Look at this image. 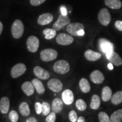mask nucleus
Segmentation results:
<instances>
[{"instance_id":"2eb2a0df","label":"nucleus","mask_w":122,"mask_h":122,"mask_svg":"<svg viewBox=\"0 0 122 122\" xmlns=\"http://www.w3.org/2000/svg\"><path fill=\"white\" fill-rule=\"evenodd\" d=\"M33 73L38 78L42 80H46L50 77L49 73L48 71L40 66H36L33 69Z\"/></svg>"},{"instance_id":"c756f323","label":"nucleus","mask_w":122,"mask_h":122,"mask_svg":"<svg viewBox=\"0 0 122 122\" xmlns=\"http://www.w3.org/2000/svg\"><path fill=\"white\" fill-rule=\"evenodd\" d=\"M76 106L80 111H84L86 109V104L84 101L81 99H79L76 102Z\"/></svg>"},{"instance_id":"423d86ee","label":"nucleus","mask_w":122,"mask_h":122,"mask_svg":"<svg viewBox=\"0 0 122 122\" xmlns=\"http://www.w3.org/2000/svg\"><path fill=\"white\" fill-rule=\"evenodd\" d=\"M40 45L39 40L36 36H31L29 37L27 41V46L30 52L35 53L37 51Z\"/></svg>"},{"instance_id":"20e7f679","label":"nucleus","mask_w":122,"mask_h":122,"mask_svg":"<svg viewBox=\"0 0 122 122\" xmlns=\"http://www.w3.org/2000/svg\"><path fill=\"white\" fill-rule=\"evenodd\" d=\"M70 19L67 15H63L61 14L59 15L57 20L53 24V28L57 31L60 30L64 28L66 25L70 23Z\"/></svg>"},{"instance_id":"cd10ccee","label":"nucleus","mask_w":122,"mask_h":122,"mask_svg":"<svg viewBox=\"0 0 122 122\" xmlns=\"http://www.w3.org/2000/svg\"><path fill=\"white\" fill-rule=\"evenodd\" d=\"M110 120L111 122H120L122 121V109H119L111 114Z\"/></svg>"},{"instance_id":"7ed1b4c3","label":"nucleus","mask_w":122,"mask_h":122,"mask_svg":"<svg viewBox=\"0 0 122 122\" xmlns=\"http://www.w3.org/2000/svg\"><path fill=\"white\" fill-rule=\"evenodd\" d=\"M57 51L53 49H46L40 53L41 59L44 62H49L57 58Z\"/></svg>"},{"instance_id":"393cba45","label":"nucleus","mask_w":122,"mask_h":122,"mask_svg":"<svg viewBox=\"0 0 122 122\" xmlns=\"http://www.w3.org/2000/svg\"><path fill=\"white\" fill-rule=\"evenodd\" d=\"M20 113L23 117H27L30 114V109L28 103L25 102L21 103L19 107Z\"/></svg>"},{"instance_id":"72a5a7b5","label":"nucleus","mask_w":122,"mask_h":122,"mask_svg":"<svg viewBox=\"0 0 122 122\" xmlns=\"http://www.w3.org/2000/svg\"><path fill=\"white\" fill-rule=\"evenodd\" d=\"M69 119L72 122H76L77 120V115L75 111L72 110L69 113Z\"/></svg>"},{"instance_id":"6ab92c4d","label":"nucleus","mask_w":122,"mask_h":122,"mask_svg":"<svg viewBox=\"0 0 122 122\" xmlns=\"http://www.w3.org/2000/svg\"><path fill=\"white\" fill-rule=\"evenodd\" d=\"M34 86L32 83L30 81H26L22 85V89L27 96H30L32 95L34 93Z\"/></svg>"},{"instance_id":"6e6552de","label":"nucleus","mask_w":122,"mask_h":122,"mask_svg":"<svg viewBox=\"0 0 122 122\" xmlns=\"http://www.w3.org/2000/svg\"><path fill=\"white\" fill-rule=\"evenodd\" d=\"M56 42L61 45H68L74 42V38L68 34L59 33L56 38Z\"/></svg>"},{"instance_id":"1a4fd4ad","label":"nucleus","mask_w":122,"mask_h":122,"mask_svg":"<svg viewBox=\"0 0 122 122\" xmlns=\"http://www.w3.org/2000/svg\"><path fill=\"white\" fill-rule=\"evenodd\" d=\"M27 68L23 63H18L15 65L11 70V75L13 78H18L22 76L26 71Z\"/></svg>"},{"instance_id":"412c9836","label":"nucleus","mask_w":122,"mask_h":122,"mask_svg":"<svg viewBox=\"0 0 122 122\" xmlns=\"http://www.w3.org/2000/svg\"><path fill=\"white\" fill-rule=\"evenodd\" d=\"M105 4L107 7L112 9H120L122 6L120 0H105Z\"/></svg>"},{"instance_id":"473e14b6","label":"nucleus","mask_w":122,"mask_h":122,"mask_svg":"<svg viewBox=\"0 0 122 122\" xmlns=\"http://www.w3.org/2000/svg\"><path fill=\"white\" fill-rule=\"evenodd\" d=\"M9 118L12 122H16L19 118L18 112L15 110H12L9 113Z\"/></svg>"},{"instance_id":"4be33fe9","label":"nucleus","mask_w":122,"mask_h":122,"mask_svg":"<svg viewBox=\"0 0 122 122\" xmlns=\"http://www.w3.org/2000/svg\"><path fill=\"white\" fill-rule=\"evenodd\" d=\"M33 86L39 94H43L45 92V87L43 84L38 79H33L32 81Z\"/></svg>"},{"instance_id":"2f4dec72","label":"nucleus","mask_w":122,"mask_h":122,"mask_svg":"<svg viewBox=\"0 0 122 122\" xmlns=\"http://www.w3.org/2000/svg\"><path fill=\"white\" fill-rule=\"evenodd\" d=\"M50 106L48 102H44L42 103V113L43 115H48L50 113Z\"/></svg>"},{"instance_id":"f257e3e1","label":"nucleus","mask_w":122,"mask_h":122,"mask_svg":"<svg viewBox=\"0 0 122 122\" xmlns=\"http://www.w3.org/2000/svg\"><path fill=\"white\" fill-rule=\"evenodd\" d=\"M24 27L23 23L20 20L16 19L11 25V33L14 39H20L24 33Z\"/></svg>"},{"instance_id":"a19ab883","label":"nucleus","mask_w":122,"mask_h":122,"mask_svg":"<svg viewBox=\"0 0 122 122\" xmlns=\"http://www.w3.org/2000/svg\"><path fill=\"white\" fill-rule=\"evenodd\" d=\"M84 34H85V32H84V29H83V30H79V31L77 32V36H83Z\"/></svg>"},{"instance_id":"39448f33","label":"nucleus","mask_w":122,"mask_h":122,"mask_svg":"<svg viewBox=\"0 0 122 122\" xmlns=\"http://www.w3.org/2000/svg\"><path fill=\"white\" fill-rule=\"evenodd\" d=\"M98 19L99 22L102 25L104 26L109 25L111 20V15L109 10L106 8L102 9L98 13Z\"/></svg>"},{"instance_id":"79ce46f5","label":"nucleus","mask_w":122,"mask_h":122,"mask_svg":"<svg viewBox=\"0 0 122 122\" xmlns=\"http://www.w3.org/2000/svg\"><path fill=\"white\" fill-rule=\"evenodd\" d=\"M77 122H85V119H84V117H80L78 119H77Z\"/></svg>"},{"instance_id":"b1692460","label":"nucleus","mask_w":122,"mask_h":122,"mask_svg":"<svg viewBox=\"0 0 122 122\" xmlns=\"http://www.w3.org/2000/svg\"><path fill=\"white\" fill-rule=\"evenodd\" d=\"M79 86H80L81 91L85 93H88L91 90V85L89 81L87 80V79L85 78H82L80 80Z\"/></svg>"},{"instance_id":"ddd939ff","label":"nucleus","mask_w":122,"mask_h":122,"mask_svg":"<svg viewBox=\"0 0 122 122\" xmlns=\"http://www.w3.org/2000/svg\"><path fill=\"white\" fill-rule=\"evenodd\" d=\"M90 79L93 83L100 84L102 83L105 80L102 73L99 70H94L90 75Z\"/></svg>"},{"instance_id":"9b49d317","label":"nucleus","mask_w":122,"mask_h":122,"mask_svg":"<svg viewBox=\"0 0 122 122\" xmlns=\"http://www.w3.org/2000/svg\"><path fill=\"white\" fill-rule=\"evenodd\" d=\"M48 86L49 89L54 92H59L63 88V84L59 79H51L48 83Z\"/></svg>"},{"instance_id":"c85d7f7f","label":"nucleus","mask_w":122,"mask_h":122,"mask_svg":"<svg viewBox=\"0 0 122 122\" xmlns=\"http://www.w3.org/2000/svg\"><path fill=\"white\" fill-rule=\"evenodd\" d=\"M43 34L45 35L46 39L50 40L56 36L57 30H54L53 28H46L43 30Z\"/></svg>"},{"instance_id":"37998d69","label":"nucleus","mask_w":122,"mask_h":122,"mask_svg":"<svg viewBox=\"0 0 122 122\" xmlns=\"http://www.w3.org/2000/svg\"><path fill=\"white\" fill-rule=\"evenodd\" d=\"M107 67H108V68H109V69L110 70H112L114 69L113 64L111 63V62H110V63L108 64V65H107Z\"/></svg>"},{"instance_id":"9d476101","label":"nucleus","mask_w":122,"mask_h":122,"mask_svg":"<svg viewBox=\"0 0 122 122\" xmlns=\"http://www.w3.org/2000/svg\"><path fill=\"white\" fill-rule=\"evenodd\" d=\"M106 56L107 59L109 60L111 63L117 66H120L122 65V59L120 56L114 51H111L106 53Z\"/></svg>"},{"instance_id":"dca6fc26","label":"nucleus","mask_w":122,"mask_h":122,"mask_svg":"<svg viewBox=\"0 0 122 122\" xmlns=\"http://www.w3.org/2000/svg\"><path fill=\"white\" fill-rule=\"evenodd\" d=\"M62 98L63 102L66 105H70L72 104L74 100V93L71 90L66 89L62 94Z\"/></svg>"},{"instance_id":"aec40b11","label":"nucleus","mask_w":122,"mask_h":122,"mask_svg":"<svg viewBox=\"0 0 122 122\" xmlns=\"http://www.w3.org/2000/svg\"><path fill=\"white\" fill-rule=\"evenodd\" d=\"M63 102L61 98H56L53 100L51 105V110L55 113H58L63 109Z\"/></svg>"},{"instance_id":"4c0bfd02","label":"nucleus","mask_w":122,"mask_h":122,"mask_svg":"<svg viewBox=\"0 0 122 122\" xmlns=\"http://www.w3.org/2000/svg\"><path fill=\"white\" fill-rule=\"evenodd\" d=\"M115 27L117 30L122 32V21L117 20L115 23Z\"/></svg>"},{"instance_id":"5701e85b","label":"nucleus","mask_w":122,"mask_h":122,"mask_svg":"<svg viewBox=\"0 0 122 122\" xmlns=\"http://www.w3.org/2000/svg\"><path fill=\"white\" fill-rule=\"evenodd\" d=\"M112 97V91L109 86H105L102 91V100L103 101L107 102L111 100Z\"/></svg>"},{"instance_id":"4468645a","label":"nucleus","mask_w":122,"mask_h":122,"mask_svg":"<svg viewBox=\"0 0 122 122\" xmlns=\"http://www.w3.org/2000/svg\"><path fill=\"white\" fill-rule=\"evenodd\" d=\"M53 20V16L51 14L47 13H44L39 16L37 23L39 25H45L50 24Z\"/></svg>"},{"instance_id":"c9c22d12","label":"nucleus","mask_w":122,"mask_h":122,"mask_svg":"<svg viewBox=\"0 0 122 122\" xmlns=\"http://www.w3.org/2000/svg\"><path fill=\"white\" fill-rule=\"evenodd\" d=\"M45 1L46 0H30V3L32 6H37L43 4Z\"/></svg>"},{"instance_id":"a878e982","label":"nucleus","mask_w":122,"mask_h":122,"mask_svg":"<svg viewBox=\"0 0 122 122\" xmlns=\"http://www.w3.org/2000/svg\"><path fill=\"white\" fill-rule=\"evenodd\" d=\"M101 104V101L99 96L97 94H94L91 98V107L93 110H97L100 107Z\"/></svg>"},{"instance_id":"ea45409f","label":"nucleus","mask_w":122,"mask_h":122,"mask_svg":"<svg viewBox=\"0 0 122 122\" xmlns=\"http://www.w3.org/2000/svg\"><path fill=\"white\" fill-rule=\"evenodd\" d=\"M26 122H37V119L35 118V117H30V118L27 119L26 120Z\"/></svg>"},{"instance_id":"f03ea898","label":"nucleus","mask_w":122,"mask_h":122,"mask_svg":"<svg viewBox=\"0 0 122 122\" xmlns=\"http://www.w3.org/2000/svg\"><path fill=\"white\" fill-rule=\"evenodd\" d=\"M53 69L56 72L59 74H65L70 71L69 63L65 60L58 61L54 63Z\"/></svg>"},{"instance_id":"7c9ffc66","label":"nucleus","mask_w":122,"mask_h":122,"mask_svg":"<svg viewBox=\"0 0 122 122\" xmlns=\"http://www.w3.org/2000/svg\"><path fill=\"white\" fill-rule=\"evenodd\" d=\"M99 121L100 122H110V118L106 112L101 111L98 114Z\"/></svg>"},{"instance_id":"f704fd0d","label":"nucleus","mask_w":122,"mask_h":122,"mask_svg":"<svg viewBox=\"0 0 122 122\" xmlns=\"http://www.w3.org/2000/svg\"><path fill=\"white\" fill-rule=\"evenodd\" d=\"M56 113L53 111L52 112L50 113L49 115H48V117H46L45 121L46 122H54L56 121Z\"/></svg>"},{"instance_id":"e433bc0d","label":"nucleus","mask_w":122,"mask_h":122,"mask_svg":"<svg viewBox=\"0 0 122 122\" xmlns=\"http://www.w3.org/2000/svg\"><path fill=\"white\" fill-rule=\"evenodd\" d=\"M36 112L37 114H40L42 112V104L40 102H36L35 105Z\"/></svg>"},{"instance_id":"a211bd4d","label":"nucleus","mask_w":122,"mask_h":122,"mask_svg":"<svg viewBox=\"0 0 122 122\" xmlns=\"http://www.w3.org/2000/svg\"><path fill=\"white\" fill-rule=\"evenodd\" d=\"M10 108V100L7 97H4L0 101V111L4 114H6Z\"/></svg>"},{"instance_id":"bb28decb","label":"nucleus","mask_w":122,"mask_h":122,"mask_svg":"<svg viewBox=\"0 0 122 122\" xmlns=\"http://www.w3.org/2000/svg\"><path fill=\"white\" fill-rule=\"evenodd\" d=\"M111 102L112 104L118 105L122 102V91H118L115 93L111 98Z\"/></svg>"},{"instance_id":"c03bdc74","label":"nucleus","mask_w":122,"mask_h":122,"mask_svg":"<svg viewBox=\"0 0 122 122\" xmlns=\"http://www.w3.org/2000/svg\"><path fill=\"white\" fill-rule=\"evenodd\" d=\"M2 30H3V24L0 21V35H1V33H2Z\"/></svg>"},{"instance_id":"0eeeda50","label":"nucleus","mask_w":122,"mask_h":122,"mask_svg":"<svg viewBox=\"0 0 122 122\" xmlns=\"http://www.w3.org/2000/svg\"><path fill=\"white\" fill-rule=\"evenodd\" d=\"M98 46L100 49L103 53H108L114 51V46L113 44L105 39H100L98 40Z\"/></svg>"},{"instance_id":"f3484780","label":"nucleus","mask_w":122,"mask_h":122,"mask_svg":"<svg viewBox=\"0 0 122 122\" xmlns=\"http://www.w3.org/2000/svg\"><path fill=\"white\" fill-rule=\"evenodd\" d=\"M84 56L87 60L89 61H96L100 59L101 54L100 53L96 52L92 50H88L84 53Z\"/></svg>"},{"instance_id":"58836bf2","label":"nucleus","mask_w":122,"mask_h":122,"mask_svg":"<svg viewBox=\"0 0 122 122\" xmlns=\"http://www.w3.org/2000/svg\"><path fill=\"white\" fill-rule=\"evenodd\" d=\"M61 14L63 15H67V9H66V7L65 6H61Z\"/></svg>"},{"instance_id":"f8f14e48","label":"nucleus","mask_w":122,"mask_h":122,"mask_svg":"<svg viewBox=\"0 0 122 122\" xmlns=\"http://www.w3.org/2000/svg\"><path fill=\"white\" fill-rule=\"evenodd\" d=\"M84 29V26L80 23H72L68 24L67 31L72 36H77V32L80 30Z\"/></svg>"}]
</instances>
